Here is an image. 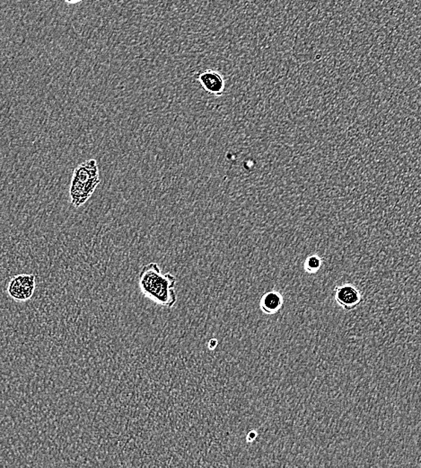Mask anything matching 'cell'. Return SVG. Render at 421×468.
Returning a JSON list of instances; mask_svg holds the SVG:
<instances>
[{
	"label": "cell",
	"mask_w": 421,
	"mask_h": 468,
	"mask_svg": "<svg viewBox=\"0 0 421 468\" xmlns=\"http://www.w3.org/2000/svg\"><path fill=\"white\" fill-rule=\"evenodd\" d=\"M196 78L203 90L210 95L219 96L225 90V79L216 70H206L199 73Z\"/></svg>",
	"instance_id": "277c9868"
},
{
	"label": "cell",
	"mask_w": 421,
	"mask_h": 468,
	"mask_svg": "<svg viewBox=\"0 0 421 468\" xmlns=\"http://www.w3.org/2000/svg\"><path fill=\"white\" fill-rule=\"evenodd\" d=\"M283 296L278 291H269L265 293L260 301L261 312L268 316L278 314L283 307Z\"/></svg>",
	"instance_id": "52a82bcc"
},
{
	"label": "cell",
	"mask_w": 421,
	"mask_h": 468,
	"mask_svg": "<svg viewBox=\"0 0 421 468\" xmlns=\"http://www.w3.org/2000/svg\"><path fill=\"white\" fill-rule=\"evenodd\" d=\"M175 284V276L171 273L162 272L157 263L146 265L138 276V285L144 296L169 309L173 307L177 301Z\"/></svg>",
	"instance_id": "6da1fadb"
},
{
	"label": "cell",
	"mask_w": 421,
	"mask_h": 468,
	"mask_svg": "<svg viewBox=\"0 0 421 468\" xmlns=\"http://www.w3.org/2000/svg\"><path fill=\"white\" fill-rule=\"evenodd\" d=\"M98 179H100L98 165L95 159H89L76 167L72 181L89 183Z\"/></svg>",
	"instance_id": "8992f818"
},
{
	"label": "cell",
	"mask_w": 421,
	"mask_h": 468,
	"mask_svg": "<svg viewBox=\"0 0 421 468\" xmlns=\"http://www.w3.org/2000/svg\"><path fill=\"white\" fill-rule=\"evenodd\" d=\"M217 345V340H215V338H212L210 340V343H208V347H210V349H215L216 348Z\"/></svg>",
	"instance_id": "9c48e42d"
},
{
	"label": "cell",
	"mask_w": 421,
	"mask_h": 468,
	"mask_svg": "<svg viewBox=\"0 0 421 468\" xmlns=\"http://www.w3.org/2000/svg\"><path fill=\"white\" fill-rule=\"evenodd\" d=\"M334 297L337 304L346 311L354 310L363 300L360 291L352 284H343L336 287Z\"/></svg>",
	"instance_id": "3957f363"
},
{
	"label": "cell",
	"mask_w": 421,
	"mask_h": 468,
	"mask_svg": "<svg viewBox=\"0 0 421 468\" xmlns=\"http://www.w3.org/2000/svg\"><path fill=\"white\" fill-rule=\"evenodd\" d=\"M83 0H65V2L67 4H78L79 2H82Z\"/></svg>",
	"instance_id": "30bf717a"
},
{
	"label": "cell",
	"mask_w": 421,
	"mask_h": 468,
	"mask_svg": "<svg viewBox=\"0 0 421 468\" xmlns=\"http://www.w3.org/2000/svg\"><path fill=\"white\" fill-rule=\"evenodd\" d=\"M323 258L316 254L308 256L304 262V269L306 273L314 275L316 274L323 267Z\"/></svg>",
	"instance_id": "ba28073f"
},
{
	"label": "cell",
	"mask_w": 421,
	"mask_h": 468,
	"mask_svg": "<svg viewBox=\"0 0 421 468\" xmlns=\"http://www.w3.org/2000/svg\"><path fill=\"white\" fill-rule=\"evenodd\" d=\"M101 181L89 182V183H79L72 181L69 188L70 203L73 207L78 208L85 205L87 200L92 196L96 187Z\"/></svg>",
	"instance_id": "5b68a950"
},
{
	"label": "cell",
	"mask_w": 421,
	"mask_h": 468,
	"mask_svg": "<svg viewBox=\"0 0 421 468\" xmlns=\"http://www.w3.org/2000/svg\"><path fill=\"white\" fill-rule=\"evenodd\" d=\"M36 278L32 274H19L12 276L7 285V293L16 302H26L34 296Z\"/></svg>",
	"instance_id": "7a4b0ae2"
}]
</instances>
